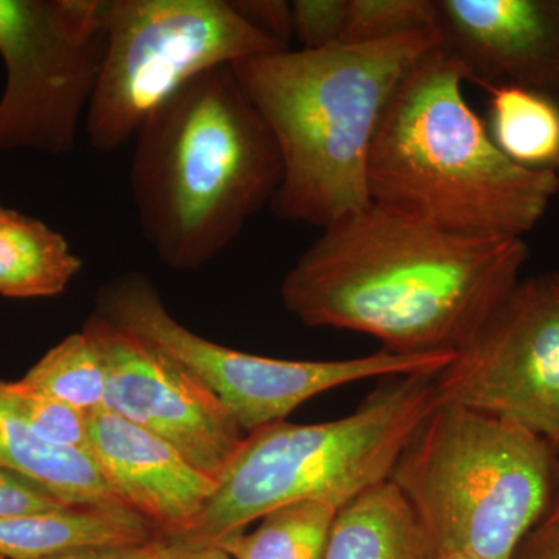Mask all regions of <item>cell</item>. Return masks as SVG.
Returning a JSON list of instances; mask_svg holds the SVG:
<instances>
[{"label":"cell","mask_w":559,"mask_h":559,"mask_svg":"<svg viewBox=\"0 0 559 559\" xmlns=\"http://www.w3.org/2000/svg\"><path fill=\"white\" fill-rule=\"evenodd\" d=\"M83 270L64 235L0 202V296L57 297Z\"/></svg>","instance_id":"cell-17"},{"label":"cell","mask_w":559,"mask_h":559,"mask_svg":"<svg viewBox=\"0 0 559 559\" xmlns=\"http://www.w3.org/2000/svg\"><path fill=\"white\" fill-rule=\"evenodd\" d=\"M95 314L176 360L248 433L283 421L326 390L371 378L433 377L452 359L451 355H395L388 349L341 360L275 359L238 352L183 326L151 280L138 272L109 280L98 290Z\"/></svg>","instance_id":"cell-8"},{"label":"cell","mask_w":559,"mask_h":559,"mask_svg":"<svg viewBox=\"0 0 559 559\" xmlns=\"http://www.w3.org/2000/svg\"><path fill=\"white\" fill-rule=\"evenodd\" d=\"M0 468L35 481L68 506L127 507L97 463L39 439L0 389Z\"/></svg>","instance_id":"cell-16"},{"label":"cell","mask_w":559,"mask_h":559,"mask_svg":"<svg viewBox=\"0 0 559 559\" xmlns=\"http://www.w3.org/2000/svg\"><path fill=\"white\" fill-rule=\"evenodd\" d=\"M433 377L390 378L353 414L333 421L293 425L283 419L252 430L193 527L170 540L187 547L215 546L278 507L316 499L342 509L389 480L415 433L439 406Z\"/></svg>","instance_id":"cell-5"},{"label":"cell","mask_w":559,"mask_h":559,"mask_svg":"<svg viewBox=\"0 0 559 559\" xmlns=\"http://www.w3.org/2000/svg\"><path fill=\"white\" fill-rule=\"evenodd\" d=\"M439 406L513 423L559 448V274L520 280L433 377Z\"/></svg>","instance_id":"cell-10"},{"label":"cell","mask_w":559,"mask_h":559,"mask_svg":"<svg viewBox=\"0 0 559 559\" xmlns=\"http://www.w3.org/2000/svg\"><path fill=\"white\" fill-rule=\"evenodd\" d=\"M105 51L106 0H0V153L75 148Z\"/></svg>","instance_id":"cell-9"},{"label":"cell","mask_w":559,"mask_h":559,"mask_svg":"<svg viewBox=\"0 0 559 559\" xmlns=\"http://www.w3.org/2000/svg\"><path fill=\"white\" fill-rule=\"evenodd\" d=\"M439 46L433 28L231 64L278 146L283 176L270 204L278 219L325 229L370 204L367 162L382 114L406 73Z\"/></svg>","instance_id":"cell-4"},{"label":"cell","mask_w":559,"mask_h":559,"mask_svg":"<svg viewBox=\"0 0 559 559\" xmlns=\"http://www.w3.org/2000/svg\"><path fill=\"white\" fill-rule=\"evenodd\" d=\"M489 134L522 167L559 173V103L516 86H488Z\"/></svg>","instance_id":"cell-18"},{"label":"cell","mask_w":559,"mask_h":559,"mask_svg":"<svg viewBox=\"0 0 559 559\" xmlns=\"http://www.w3.org/2000/svg\"><path fill=\"white\" fill-rule=\"evenodd\" d=\"M130 183L140 229L173 271H198L270 205L282 157L231 66L201 73L135 135Z\"/></svg>","instance_id":"cell-3"},{"label":"cell","mask_w":559,"mask_h":559,"mask_svg":"<svg viewBox=\"0 0 559 559\" xmlns=\"http://www.w3.org/2000/svg\"><path fill=\"white\" fill-rule=\"evenodd\" d=\"M457 62L430 50L382 114L367 162L370 201L468 240H522L559 193V173L507 157L463 94Z\"/></svg>","instance_id":"cell-2"},{"label":"cell","mask_w":559,"mask_h":559,"mask_svg":"<svg viewBox=\"0 0 559 559\" xmlns=\"http://www.w3.org/2000/svg\"><path fill=\"white\" fill-rule=\"evenodd\" d=\"M164 559H230L215 546L187 547L167 539Z\"/></svg>","instance_id":"cell-28"},{"label":"cell","mask_w":559,"mask_h":559,"mask_svg":"<svg viewBox=\"0 0 559 559\" xmlns=\"http://www.w3.org/2000/svg\"><path fill=\"white\" fill-rule=\"evenodd\" d=\"M433 28V0H349L341 44L381 43Z\"/></svg>","instance_id":"cell-22"},{"label":"cell","mask_w":559,"mask_h":559,"mask_svg":"<svg viewBox=\"0 0 559 559\" xmlns=\"http://www.w3.org/2000/svg\"><path fill=\"white\" fill-rule=\"evenodd\" d=\"M535 539L559 543V499L543 522L530 533Z\"/></svg>","instance_id":"cell-29"},{"label":"cell","mask_w":559,"mask_h":559,"mask_svg":"<svg viewBox=\"0 0 559 559\" xmlns=\"http://www.w3.org/2000/svg\"><path fill=\"white\" fill-rule=\"evenodd\" d=\"M68 507L46 488L13 471L0 468V518L44 513Z\"/></svg>","instance_id":"cell-24"},{"label":"cell","mask_w":559,"mask_h":559,"mask_svg":"<svg viewBox=\"0 0 559 559\" xmlns=\"http://www.w3.org/2000/svg\"><path fill=\"white\" fill-rule=\"evenodd\" d=\"M293 9L294 36L301 50L336 46L347 27L349 0H296Z\"/></svg>","instance_id":"cell-23"},{"label":"cell","mask_w":559,"mask_h":559,"mask_svg":"<svg viewBox=\"0 0 559 559\" xmlns=\"http://www.w3.org/2000/svg\"><path fill=\"white\" fill-rule=\"evenodd\" d=\"M437 559H477L474 557H469V555L465 554H455V551H448V554H439Z\"/></svg>","instance_id":"cell-30"},{"label":"cell","mask_w":559,"mask_h":559,"mask_svg":"<svg viewBox=\"0 0 559 559\" xmlns=\"http://www.w3.org/2000/svg\"><path fill=\"white\" fill-rule=\"evenodd\" d=\"M439 550L392 480L342 507L323 559H437Z\"/></svg>","instance_id":"cell-15"},{"label":"cell","mask_w":559,"mask_h":559,"mask_svg":"<svg viewBox=\"0 0 559 559\" xmlns=\"http://www.w3.org/2000/svg\"><path fill=\"white\" fill-rule=\"evenodd\" d=\"M390 480L439 554L511 559L559 499V448L460 406H437Z\"/></svg>","instance_id":"cell-6"},{"label":"cell","mask_w":559,"mask_h":559,"mask_svg":"<svg viewBox=\"0 0 559 559\" xmlns=\"http://www.w3.org/2000/svg\"><path fill=\"white\" fill-rule=\"evenodd\" d=\"M91 457L128 509L165 539L186 535L216 489L170 443L102 409L90 414Z\"/></svg>","instance_id":"cell-13"},{"label":"cell","mask_w":559,"mask_h":559,"mask_svg":"<svg viewBox=\"0 0 559 559\" xmlns=\"http://www.w3.org/2000/svg\"><path fill=\"white\" fill-rule=\"evenodd\" d=\"M440 49L466 81L559 103V0H433Z\"/></svg>","instance_id":"cell-12"},{"label":"cell","mask_w":559,"mask_h":559,"mask_svg":"<svg viewBox=\"0 0 559 559\" xmlns=\"http://www.w3.org/2000/svg\"><path fill=\"white\" fill-rule=\"evenodd\" d=\"M511 559H559V543L539 540L528 535Z\"/></svg>","instance_id":"cell-27"},{"label":"cell","mask_w":559,"mask_h":559,"mask_svg":"<svg viewBox=\"0 0 559 559\" xmlns=\"http://www.w3.org/2000/svg\"><path fill=\"white\" fill-rule=\"evenodd\" d=\"M238 13L257 31L288 47L294 36L293 9L283 0H231Z\"/></svg>","instance_id":"cell-25"},{"label":"cell","mask_w":559,"mask_h":559,"mask_svg":"<svg viewBox=\"0 0 559 559\" xmlns=\"http://www.w3.org/2000/svg\"><path fill=\"white\" fill-rule=\"evenodd\" d=\"M285 50L231 0H106L105 60L84 119L92 148L127 145L201 73Z\"/></svg>","instance_id":"cell-7"},{"label":"cell","mask_w":559,"mask_h":559,"mask_svg":"<svg viewBox=\"0 0 559 559\" xmlns=\"http://www.w3.org/2000/svg\"><path fill=\"white\" fill-rule=\"evenodd\" d=\"M340 507L299 500L261 518L252 533L227 536L215 547L230 559H323Z\"/></svg>","instance_id":"cell-19"},{"label":"cell","mask_w":559,"mask_h":559,"mask_svg":"<svg viewBox=\"0 0 559 559\" xmlns=\"http://www.w3.org/2000/svg\"><path fill=\"white\" fill-rule=\"evenodd\" d=\"M159 538L157 530L128 507L68 506L0 518L2 559H50L76 551L142 546Z\"/></svg>","instance_id":"cell-14"},{"label":"cell","mask_w":559,"mask_h":559,"mask_svg":"<svg viewBox=\"0 0 559 559\" xmlns=\"http://www.w3.org/2000/svg\"><path fill=\"white\" fill-rule=\"evenodd\" d=\"M83 330L106 370L103 409L160 437L218 481L245 440L237 419L176 360L102 316L94 312Z\"/></svg>","instance_id":"cell-11"},{"label":"cell","mask_w":559,"mask_h":559,"mask_svg":"<svg viewBox=\"0 0 559 559\" xmlns=\"http://www.w3.org/2000/svg\"><path fill=\"white\" fill-rule=\"evenodd\" d=\"M282 282L290 314L395 355H455L521 280L524 240L454 237L370 202L322 229Z\"/></svg>","instance_id":"cell-1"},{"label":"cell","mask_w":559,"mask_h":559,"mask_svg":"<svg viewBox=\"0 0 559 559\" xmlns=\"http://www.w3.org/2000/svg\"><path fill=\"white\" fill-rule=\"evenodd\" d=\"M17 384L92 414L105 407L106 370L90 334L81 330L49 349Z\"/></svg>","instance_id":"cell-20"},{"label":"cell","mask_w":559,"mask_h":559,"mask_svg":"<svg viewBox=\"0 0 559 559\" xmlns=\"http://www.w3.org/2000/svg\"><path fill=\"white\" fill-rule=\"evenodd\" d=\"M0 389L40 440L91 457L90 414L64 401L24 389L17 381H0Z\"/></svg>","instance_id":"cell-21"},{"label":"cell","mask_w":559,"mask_h":559,"mask_svg":"<svg viewBox=\"0 0 559 559\" xmlns=\"http://www.w3.org/2000/svg\"><path fill=\"white\" fill-rule=\"evenodd\" d=\"M165 549H167V539L159 538L142 546L84 550L50 559H164Z\"/></svg>","instance_id":"cell-26"}]
</instances>
